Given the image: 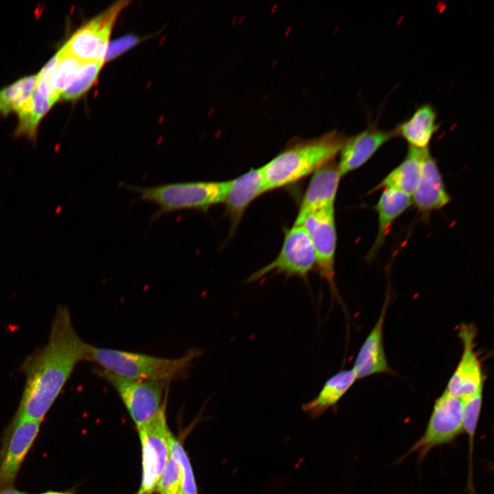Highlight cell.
Segmentation results:
<instances>
[{"instance_id": "3", "label": "cell", "mask_w": 494, "mask_h": 494, "mask_svg": "<svg viewBox=\"0 0 494 494\" xmlns=\"http://www.w3.org/2000/svg\"><path fill=\"white\" fill-rule=\"evenodd\" d=\"M201 354L202 351L191 349L180 357L169 359L89 344L86 361L123 377L170 382L185 377L192 362Z\"/></svg>"}, {"instance_id": "21", "label": "cell", "mask_w": 494, "mask_h": 494, "mask_svg": "<svg viewBox=\"0 0 494 494\" xmlns=\"http://www.w3.org/2000/svg\"><path fill=\"white\" fill-rule=\"evenodd\" d=\"M357 380L352 369L342 370L328 378L318 395L302 405L301 408L312 419L320 416L336 405Z\"/></svg>"}, {"instance_id": "20", "label": "cell", "mask_w": 494, "mask_h": 494, "mask_svg": "<svg viewBox=\"0 0 494 494\" xmlns=\"http://www.w3.org/2000/svg\"><path fill=\"white\" fill-rule=\"evenodd\" d=\"M437 114L430 104L419 106L406 121L395 130L397 137L405 140L411 147L428 148L434 134L438 130Z\"/></svg>"}, {"instance_id": "27", "label": "cell", "mask_w": 494, "mask_h": 494, "mask_svg": "<svg viewBox=\"0 0 494 494\" xmlns=\"http://www.w3.org/2000/svg\"><path fill=\"white\" fill-rule=\"evenodd\" d=\"M483 390L462 398L463 405L462 425L469 438L470 462L473 451L475 432L482 405Z\"/></svg>"}, {"instance_id": "14", "label": "cell", "mask_w": 494, "mask_h": 494, "mask_svg": "<svg viewBox=\"0 0 494 494\" xmlns=\"http://www.w3.org/2000/svg\"><path fill=\"white\" fill-rule=\"evenodd\" d=\"M397 137L394 130H386L374 125L355 135L347 138L341 151L338 163L341 176L365 164L386 143Z\"/></svg>"}, {"instance_id": "19", "label": "cell", "mask_w": 494, "mask_h": 494, "mask_svg": "<svg viewBox=\"0 0 494 494\" xmlns=\"http://www.w3.org/2000/svg\"><path fill=\"white\" fill-rule=\"evenodd\" d=\"M429 148L419 149L409 146L403 161L390 172L370 193L381 189H392L410 196L413 194L420 178L422 163Z\"/></svg>"}, {"instance_id": "1", "label": "cell", "mask_w": 494, "mask_h": 494, "mask_svg": "<svg viewBox=\"0 0 494 494\" xmlns=\"http://www.w3.org/2000/svg\"><path fill=\"white\" fill-rule=\"evenodd\" d=\"M88 346L75 331L69 309L58 307L47 343L23 363L25 383L14 416L42 422L76 365L86 361Z\"/></svg>"}, {"instance_id": "28", "label": "cell", "mask_w": 494, "mask_h": 494, "mask_svg": "<svg viewBox=\"0 0 494 494\" xmlns=\"http://www.w3.org/2000/svg\"><path fill=\"white\" fill-rule=\"evenodd\" d=\"M158 494H181V474L176 459L171 454L158 483Z\"/></svg>"}, {"instance_id": "32", "label": "cell", "mask_w": 494, "mask_h": 494, "mask_svg": "<svg viewBox=\"0 0 494 494\" xmlns=\"http://www.w3.org/2000/svg\"><path fill=\"white\" fill-rule=\"evenodd\" d=\"M181 494H183V493H181Z\"/></svg>"}, {"instance_id": "18", "label": "cell", "mask_w": 494, "mask_h": 494, "mask_svg": "<svg viewBox=\"0 0 494 494\" xmlns=\"http://www.w3.org/2000/svg\"><path fill=\"white\" fill-rule=\"evenodd\" d=\"M412 204V197L392 189H385L375 210L378 215V230L375 242L368 252L366 260H373L382 247L397 218Z\"/></svg>"}, {"instance_id": "6", "label": "cell", "mask_w": 494, "mask_h": 494, "mask_svg": "<svg viewBox=\"0 0 494 494\" xmlns=\"http://www.w3.org/2000/svg\"><path fill=\"white\" fill-rule=\"evenodd\" d=\"M137 430L141 446L142 478L137 494H152L170 455L166 402L151 421Z\"/></svg>"}, {"instance_id": "22", "label": "cell", "mask_w": 494, "mask_h": 494, "mask_svg": "<svg viewBox=\"0 0 494 494\" xmlns=\"http://www.w3.org/2000/svg\"><path fill=\"white\" fill-rule=\"evenodd\" d=\"M56 101L54 94L50 89L35 86L27 102L17 112L19 124L16 134L34 139L38 123Z\"/></svg>"}, {"instance_id": "7", "label": "cell", "mask_w": 494, "mask_h": 494, "mask_svg": "<svg viewBox=\"0 0 494 494\" xmlns=\"http://www.w3.org/2000/svg\"><path fill=\"white\" fill-rule=\"evenodd\" d=\"M128 3L127 1L115 3L77 30L62 46L65 51L82 62H105L113 28Z\"/></svg>"}, {"instance_id": "30", "label": "cell", "mask_w": 494, "mask_h": 494, "mask_svg": "<svg viewBox=\"0 0 494 494\" xmlns=\"http://www.w3.org/2000/svg\"><path fill=\"white\" fill-rule=\"evenodd\" d=\"M0 494H29L15 489L13 486L0 489Z\"/></svg>"}, {"instance_id": "16", "label": "cell", "mask_w": 494, "mask_h": 494, "mask_svg": "<svg viewBox=\"0 0 494 494\" xmlns=\"http://www.w3.org/2000/svg\"><path fill=\"white\" fill-rule=\"evenodd\" d=\"M265 192L261 167L250 169L244 174L229 180L228 192L224 202V214L228 217L231 223L230 235L237 229L250 204Z\"/></svg>"}, {"instance_id": "11", "label": "cell", "mask_w": 494, "mask_h": 494, "mask_svg": "<svg viewBox=\"0 0 494 494\" xmlns=\"http://www.w3.org/2000/svg\"><path fill=\"white\" fill-rule=\"evenodd\" d=\"M41 422L14 416L0 451V489L13 486L21 464L38 436Z\"/></svg>"}, {"instance_id": "2", "label": "cell", "mask_w": 494, "mask_h": 494, "mask_svg": "<svg viewBox=\"0 0 494 494\" xmlns=\"http://www.w3.org/2000/svg\"><path fill=\"white\" fill-rule=\"evenodd\" d=\"M346 137L336 130L316 138L296 139L262 166L266 192L295 183L334 159Z\"/></svg>"}, {"instance_id": "13", "label": "cell", "mask_w": 494, "mask_h": 494, "mask_svg": "<svg viewBox=\"0 0 494 494\" xmlns=\"http://www.w3.org/2000/svg\"><path fill=\"white\" fill-rule=\"evenodd\" d=\"M341 177L333 160L318 168L311 178L294 224H299L309 213L333 209Z\"/></svg>"}, {"instance_id": "4", "label": "cell", "mask_w": 494, "mask_h": 494, "mask_svg": "<svg viewBox=\"0 0 494 494\" xmlns=\"http://www.w3.org/2000/svg\"><path fill=\"white\" fill-rule=\"evenodd\" d=\"M228 181H190L162 184L151 187L129 185L141 200L154 203L157 211L152 220L183 210L207 212L211 207L224 202Z\"/></svg>"}, {"instance_id": "31", "label": "cell", "mask_w": 494, "mask_h": 494, "mask_svg": "<svg viewBox=\"0 0 494 494\" xmlns=\"http://www.w3.org/2000/svg\"><path fill=\"white\" fill-rule=\"evenodd\" d=\"M39 494H74V492L72 490L61 491H49L43 492V493H41Z\"/></svg>"}, {"instance_id": "24", "label": "cell", "mask_w": 494, "mask_h": 494, "mask_svg": "<svg viewBox=\"0 0 494 494\" xmlns=\"http://www.w3.org/2000/svg\"><path fill=\"white\" fill-rule=\"evenodd\" d=\"M102 62H82L75 78L60 95L64 100H75L84 95L96 82Z\"/></svg>"}, {"instance_id": "17", "label": "cell", "mask_w": 494, "mask_h": 494, "mask_svg": "<svg viewBox=\"0 0 494 494\" xmlns=\"http://www.w3.org/2000/svg\"><path fill=\"white\" fill-rule=\"evenodd\" d=\"M411 197L412 204L423 215L443 208L451 200L437 163L430 150L424 157L419 183Z\"/></svg>"}, {"instance_id": "9", "label": "cell", "mask_w": 494, "mask_h": 494, "mask_svg": "<svg viewBox=\"0 0 494 494\" xmlns=\"http://www.w3.org/2000/svg\"><path fill=\"white\" fill-rule=\"evenodd\" d=\"M462 399L444 390L435 401L426 430L407 455L417 452L421 462L434 447L449 443L463 432Z\"/></svg>"}, {"instance_id": "12", "label": "cell", "mask_w": 494, "mask_h": 494, "mask_svg": "<svg viewBox=\"0 0 494 494\" xmlns=\"http://www.w3.org/2000/svg\"><path fill=\"white\" fill-rule=\"evenodd\" d=\"M477 333L473 324L462 323L458 329L462 353L445 390L456 397L462 399L484 390L485 377L475 349Z\"/></svg>"}, {"instance_id": "23", "label": "cell", "mask_w": 494, "mask_h": 494, "mask_svg": "<svg viewBox=\"0 0 494 494\" xmlns=\"http://www.w3.org/2000/svg\"><path fill=\"white\" fill-rule=\"evenodd\" d=\"M37 79V75L27 76L1 90L0 114L18 112L31 96Z\"/></svg>"}, {"instance_id": "29", "label": "cell", "mask_w": 494, "mask_h": 494, "mask_svg": "<svg viewBox=\"0 0 494 494\" xmlns=\"http://www.w3.org/2000/svg\"><path fill=\"white\" fill-rule=\"evenodd\" d=\"M139 41V38L133 35H127L119 38L109 43L105 57V61L112 60L130 48L132 47Z\"/></svg>"}, {"instance_id": "10", "label": "cell", "mask_w": 494, "mask_h": 494, "mask_svg": "<svg viewBox=\"0 0 494 494\" xmlns=\"http://www.w3.org/2000/svg\"><path fill=\"white\" fill-rule=\"evenodd\" d=\"M298 225L305 228L311 239L320 275L328 283L331 292L339 298L334 278L337 241L334 209L309 213Z\"/></svg>"}, {"instance_id": "8", "label": "cell", "mask_w": 494, "mask_h": 494, "mask_svg": "<svg viewBox=\"0 0 494 494\" xmlns=\"http://www.w3.org/2000/svg\"><path fill=\"white\" fill-rule=\"evenodd\" d=\"M316 267V255L311 239L302 225L294 224L285 231L281 250L276 259L252 273L248 282L259 281L268 274H283L306 280Z\"/></svg>"}, {"instance_id": "25", "label": "cell", "mask_w": 494, "mask_h": 494, "mask_svg": "<svg viewBox=\"0 0 494 494\" xmlns=\"http://www.w3.org/2000/svg\"><path fill=\"white\" fill-rule=\"evenodd\" d=\"M170 454L178 461L181 474V492L183 494H198L195 476L189 457L182 445L171 430L168 433Z\"/></svg>"}, {"instance_id": "5", "label": "cell", "mask_w": 494, "mask_h": 494, "mask_svg": "<svg viewBox=\"0 0 494 494\" xmlns=\"http://www.w3.org/2000/svg\"><path fill=\"white\" fill-rule=\"evenodd\" d=\"M97 373L117 391L137 429L151 421L166 402L169 381L128 379L101 368Z\"/></svg>"}, {"instance_id": "15", "label": "cell", "mask_w": 494, "mask_h": 494, "mask_svg": "<svg viewBox=\"0 0 494 494\" xmlns=\"http://www.w3.org/2000/svg\"><path fill=\"white\" fill-rule=\"evenodd\" d=\"M390 303L387 295L377 322L362 344L352 370L357 379L380 373H392L388 364L384 344V325Z\"/></svg>"}, {"instance_id": "26", "label": "cell", "mask_w": 494, "mask_h": 494, "mask_svg": "<svg viewBox=\"0 0 494 494\" xmlns=\"http://www.w3.org/2000/svg\"><path fill=\"white\" fill-rule=\"evenodd\" d=\"M60 50V60L49 80L51 86L60 97L75 78L82 64V62L68 54L63 47Z\"/></svg>"}]
</instances>
